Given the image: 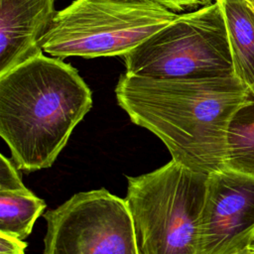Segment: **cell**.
<instances>
[{"label":"cell","mask_w":254,"mask_h":254,"mask_svg":"<svg viewBox=\"0 0 254 254\" xmlns=\"http://www.w3.org/2000/svg\"><path fill=\"white\" fill-rule=\"evenodd\" d=\"M248 87L234 73L203 78H153L124 72L115 87L130 120L155 134L172 160L209 175L225 169L227 131Z\"/></svg>","instance_id":"1"},{"label":"cell","mask_w":254,"mask_h":254,"mask_svg":"<svg viewBox=\"0 0 254 254\" xmlns=\"http://www.w3.org/2000/svg\"><path fill=\"white\" fill-rule=\"evenodd\" d=\"M92 106L77 70L43 54L0 75V136L17 169L50 168Z\"/></svg>","instance_id":"2"},{"label":"cell","mask_w":254,"mask_h":254,"mask_svg":"<svg viewBox=\"0 0 254 254\" xmlns=\"http://www.w3.org/2000/svg\"><path fill=\"white\" fill-rule=\"evenodd\" d=\"M127 179L138 254H196L208 175L171 160Z\"/></svg>","instance_id":"3"},{"label":"cell","mask_w":254,"mask_h":254,"mask_svg":"<svg viewBox=\"0 0 254 254\" xmlns=\"http://www.w3.org/2000/svg\"><path fill=\"white\" fill-rule=\"evenodd\" d=\"M177 16L151 1L74 0L56 12L42 49L60 59L124 57Z\"/></svg>","instance_id":"4"},{"label":"cell","mask_w":254,"mask_h":254,"mask_svg":"<svg viewBox=\"0 0 254 254\" xmlns=\"http://www.w3.org/2000/svg\"><path fill=\"white\" fill-rule=\"evenodd\" d=\"M125 72L153 78L233 73L226 25L217 0L178 15L124 57Z\"/></svg>","instance_id":"5"},{"label":"cell","mask_w":254,"mask_h":254,"mask_svg":"<svg viewBox=\"0 0 254 254\" xmlns=\"http://www.w3.org/2000/svg\"><path fill=\"white\" fill-rule=\"evenodd\" d=\"M44 217L43 254H138L127 203L105 189L77 192Z\"/></svg>","instance_id":"6"},{"label":"cell","mask_w":254,"mask_h":254,"mask_svg":"<svg viewBox=\"0 0 254 254\" xmlns=\"http://www.w3.org/2000/svg\"><path fill=\"white\" fill-rule=\"evenodd\" d=\"M254 238V178L222 169L208 175L196 254H239Z\"/></svg>","instance_id":"7"},{"label":"cell","mask_w":254,"mask_h":254,"mask_svg":"<svg viewBox=\"0 0 254 254\" xmlns=\"http://www.w3.org/2000/svg\"><path fill=\"white\" fill-rule=\"evenodd\" d=\"M55 0H0V75L43 54Z\"/></svg>","instance_id":"8"},{"label":"cell","mask_w":254,"mask_h":254,"mask_svg":"<svg viewBox=\"0 0 254 254\" xmlns=\"http://www.w3.org/2000/svg\"><path fill=\"white\" fill-rule=\"evenodd\" d=\"M231 53L233 73L247 87L254 85V11L246 0H217Z\"/></svg>","instance_id":"9"},{"label":"cell","mask_w":254,"mask_h":254,"mask_svg":"<svg viewBox=\"0 0 254 254\" xmlns=\"http://www.w3.org/2000/svg\"><path fill=\"white\" fill-rule=\"evenodd\" d=\"M225 169L254 178V85L229 122Z\"/></svg>","instance_id":"10"},{"label":"cell","mask_w":254,"mask_h":254,"mask_svg":"<svg viewBox=\"0 0 254 254\" xmlns=\"http://www.w3.org/2000/svg\"><path fill=\"white\" fill-rule=\"evenodd\" d=\"M45 208L46 202L26 187L0 190V232L24 240Z\"/></svg>","instance_id":"11"},{"label":"cell","mask_w":254,"mask_h":254,"mask_svg":"<svg viewBox=\"0 0 254 254\" xmlns=\"http://www.w3.org/2000/svg\"><path fill=\"white\" fill-rule=\"evenodd\" d=\"M14 165L3 154H0V190H17L25 187Z\"/></svg>","instance_id":"12"},{"label":"cell","mask_w":254,"mask_h":254,"mask_svg":"<svg viewBox=\"0 0 254 254\" xmlns=\"http://www.w3.org/2000/svg\"><path fill=\"white\" fill-rule=\"evenodd\" d=\"M162 7L169 9L175 13L185 11L189 8H196L199 6L207 5L210 0H149Z\"/></svg>","instance_id":"13"},{"label":"cell","mask_w":254,"mask_h":254,"mask_svg":"<svg viewBox=\"0 0 254 254\" xmlns=\"http://www.w3.org/2000/svg\"><path fill=\"white\" fill-rule=\"evenodd\" d=\"M27 243L17 237L0 233V254H25Z\"/></svg>","instance_id":"14"},{"label":"cell","mask_w":254,"mask_h":254,"mask_svg":"<svg viewBox=\"0 0 254 254\" xmlns=\"http://www.w3.org/2000/svg\"><path fill=\"white\" fill-rule=\"evenodd\" d=\"M239 254H254V250H252L251 248H249L248 250H246V251H244V252H241V253H239Z\"/></svg>","instance_id":"15"},{"label":"cell","mask_w":254,"mask_h":254,"mask_svg":"<svg viewBox=\"0 0 254 254\" xmlns=\"http://www.w3.org/2000/svg\"><path fill=\"white\" fill-rule=\"evenodd\" d=\"M246 1L249 4V6L253 9V11H254V0H246Z\"/></svg>","instance_id":"16"},{"label":"cell","mask_w":254,"mask_h":254,"mask_svg":"<svg viewBox=\"0 0 254 254\" xmlns=\"http://www.w3.org/2000/svg\"><path fill=\"white\" fill-rule=\"evenodd\" d=\"M250 248H251L252 250H254V238H253V240H252L251 243H250Z\"/></svg>","instance_id":"17"},{"label":"cell","mask_w":254,"mask_h":254,"mask_svg":"<svg viewBox=\"0 0 254 254\" xmlns=\"http://www.w3.org/2000/svg\"><path fill=\"white\" fill-rule=\"evenodd\" d=\"M123 1H135V2H144V1H149V0H123Z\"/></svg>","instance_id":"18"}]
</instances>
